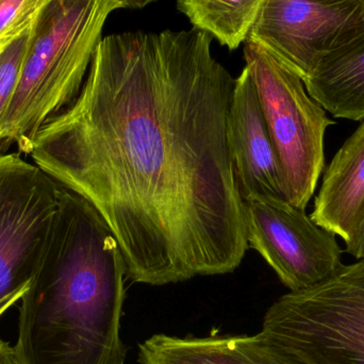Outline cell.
<instances>
[{
    "label": "cell",
    "instance_id": "1",
    "mask_svg": "<svg viewBox=\"0 0 364 364\" xmlns=\"http://www.w3.org/2000/svg\"><path fill=\"white\" fill-rule=\"evenodd\" d=\"M212 40L194 28L102 38L80 93L30 147L102 214L138 284L231 273L248 250L227 140L235 79Z\"/></svg>",
    "mask_w": 364,
    "mask_h": 364
},
{
    "label": "cell",
    "instance_id": "2",
    "mask_svg": "<svg viewBox=\"0 0 364 364\" xmlns=\"http://www.w3.org/2000/svg\"><path fill=\"white\" fill-rule=\"evenodd\" d=\"M126 264L98 210L60 184L36 274L21 299V364H125L121 338Z\"/></svg>",
    "mask_w": 364,
    "mask_h": 364
},
{
    "label": "cell",
    "instance_id": "3",
    "mask_svg": "<svg viewBox=\"0 0 364 364\" xmlns=\"http://www.w3.org/2000/svg\"><path fill=\"white\" fill-rule=\"evenodd\" d=\"M122 0H45L14 95L0 121V154L16 144L29 155L38 130L80 93L102 29Z\"/></svg>",
    "mask_w": 364,
    "mask_h": 364
},
{
    "label": "cell",
    "instance_id": "4",
    "mask_svg": "<svg viewBox=\"0 0 364 364\" xmlns=\"http://www.w3.org/2000/svg\"><path fill=\"white\" fill-rule=\"evenodd\" d=\"M261 333L305 364H364V260L280 296Z\"/></svg>",
    "mask_w": 364,
    "mask_h": 364
},
{
    "label": "cell",
    "instance_id": "5",
    "mask_svg": "<svg viewBox=\"0 0 364 364\" xmlns=\"http://www.w3.org/2000/svg\"><path fill=\"white\" fill-rule=\"evenodd\" d=\"M244 59L277 154L284 198L306 210L324 171L325 134L335 122L296 73L250 38Z\"/></svg>",
    "mask_w": 364,
    "mask_h": 364
},
{
    "label": "cell",
    "instance_id": "6",
    "mask_svg": "<svg viewBox=\"0 0 364 364\" xmlns=\"http://www.w3.org/2000/svg\"><path fill=\"white\" fill-rule=\"evenodd\" d=\"M60 183L18 154H0V318L36 274L59 205Z\"/></svg>",
    "mask_w": 364,
    "mask_h": 364
},
{
    "label": "cell",
    "instance_id": "7",
    "mask_svg": "<svg viewBox=\"0 0 364 364\" xmlns=\"http://www.w3.org/2000/svg\"><path fill=\"white\" fill-rule=\"evenodd\" d=\"M243 216L248 247L262 256L290 291L316 286L343 265L337 235L284 197H247Z\"/></svg>",
    "mask_w": 364,
    "mask_h": 364
},
{
    "label": "cell",
    "instance_id": "8",
    "mask_svg": "<svg viewBox=\"0 0 364 364\" xmlns=\"http://www.w3.org/2000/svg\"><path fill=\"white\" fill-rule=\"evenodd\" d=\"M363 33L361 0H264L247 38L304 80Z\"/></svg>",
    "mask_w": 364,
    "mask_h": 364
},
{
    "label": "cell",
    "instance_id": "9",
    "mask_svg": "<svg viewBox=\"0 0 364 364\" xmlns=\"http://www.w3.org/2000/svg\"><path fill=\"white\" fill-rule=\"evenodd\" d=\"M227 140L242 200L252 195L284 197L277 154L246 68L235 78L227 115Z\"/></svg>",
    "mask_w": 364,
    "mask_h": 364
},
{
    "label": "cell",
    "instance_id": "10",
    "mask_svg": "<svg viewBox=\"0 0 364 364\" xmlns=\"http://www.w3.org/2000/svg\"><path fill=\"white\" fill-rule=\"evenodd\" d=\"M141 364H305L262 333L178 338L155 335L139 344Z\"/></svg>",
    "mask_w": 364,
    "mask_h": 364
},
{
    "label": "cell",
    "instance_id": "11",
    "mask_svg": "<svg viewBox=\"0 0 364 364\" xmlns=\"http://www.w3.org/2000/svg\"><path fill=\"white\" fill-rule=\"evenodd\" d=\"M363 213L364 119L327 166L310 218L346 243Z\"/></svg>",
    "mask_w": 364,
    "mask_h": 364
},
{
    "label": "cell",
    "instance_id": "12",
    "mask_svg": "<svg viewBox=\"0 0 364 364\" xmlns=\"http://www.w3.org/2000/svg\"><path fill=\"white\" fill-rule=\"evenodd\" d=\"M310 97L335 119H364V33L323 60L304 79Z\"/></svg>",
    "mask_w": 364,
    "mask_h": 364
},
{
    "label": "cell",
    "instance_id": "13",
    "mask_svg": "<svg viewBox=\"0 0 364 364\" xmlns=\"http://www.w3.org/2000/svg\"><path fill=\"white\" fill-rule=\"evenodd\" d=\"M264 0H177L194 29L230 50L245 42Z\"/></svg>",
    "mask_w": 364,
    "mask_h": 364
},
{
    "label": "cell",
    "instance_id": "14",
    "mask_svg": "<svg viewBox=\"0 0 364 364\" xmlns=\"http://www.w3.org/2000/svg\"><path fill=\"white\" fill-rule=\"evenodd\" d=\"M31 29L32 23L12 41L0 47V121L16 90Z\"/></svg>",
    "mask_w": 364,
    "mask_h": 364
},
{
    "label": "cell",
    "instance_id": "15",
    "mask_svg": "<svg viewBox=\"0 0 364 364\" xmlns=\"http://www.w3.org/2000/svg\"><path fill=\"white\" fill-rule=\"evenodd\" d=\"M45 0H0V47L27 29Z\"/></svg>",
    "mask_w": 364,
    "mask_h": 364
},
{
    "label": "cell",
    "instance_id": "16",
    "mask_svg": "<svg viewBox=\"0 0 364 364\" xmlns=\"http://www.w3.org/2000/svg\"><path fill=\"white\" fill-rule=\"evenodd\" d=\"M346 252L355 258L364 260V213L357 224L350 241L346 243Z\"/></svg>",
    "mask_w": 364,
    "mask_h": 364
},
{
    "label": "cell",
    "instance_id": "17",
    "mask_svg": "<svg viewBox=\"0 0 364 364\" xmlns=\"http://www.w3.org/2000/svg\"><path fill=\"white\" fill-rule=\"evenodd\" d=\"M0 364H21L14 348L0 338Z\"/></svg>",
    "mask_w": 364,
    "mask_h": 364
},
{
    "label": "cell",
    "instance_id": "18",
    "mask_svg": "<svg viewBox=\"0 0 364 364\" xmlns=\"http://www.w3.org/2000/svg\"><path fill=\"white\" fill-rule=\"evenodd\" d=\"M156 1L157 0H122L126 9H143Z\"/></svg>",
    "mask_w": 364,
    "mask_h": 364
},
{
    "label": "cell",
    "instance_id": "19",
    "mask_svg": "<svg viewBox=\"0 0 364 364\" xmlns=\"http://www.w3.org/2000/svg\"><path fill=\"white\" fill-rule=\"evenodd\" d=\"M361 1H363V4H364V0H361Z\"/></svg>",
    "mask_w": 364,
    "mask_h": 364
}]
</instances>
